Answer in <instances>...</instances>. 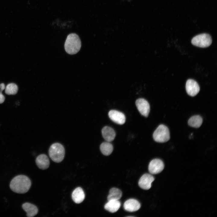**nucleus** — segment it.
I'll return each instance as SVG.
<instances>
[{
	"label": "nucleus",
	"instance_id": "obj_1",
	"mask_svg": "<svg viewBox=\"0 0 217 217\" xmlns=\"http://www.w3.org/2000/svg\"><path fill=\"white\" fill-rule=\"evenodd\" d=\"M31 184V181L27 176L24 175H19L12 179L10 183V187L13 192L23 194L29 190Z\"/></svg>",
	"mask_w": 217,
	"mask_h": 217
},
{
	"label": "nucleus",
	"instance_id": "obj_2",
	"mask_svg": "<svg viewBox=\"0 0 217 217\" xmlns=\"http://www.w3.org/2000/svg\"><path fill=\"white\" fill-rule=\"evenodd\" d=\"M81 47V41L78 35L72 33L68 35L64 44L65 49L68 53L75 54L79 52Z\"/></svg>",
	"mask_w": 217,
	"mask_h": 217
},
{
	"label": "nucleus",
	"instance_id": "obj_3",
	"mask_svg": "<svg viewBox=\"0 0 217 217\" xmlns=\"http://www.w3.org/2000/svg\"><path fill=\"white\" fill-rule=\"evenodd\" d=\"M49 156L54 162L59 163L63 159L65 155V150L63 146L59 143L52 144L49 150Z\"/></svg>",
	"mask_w": 217,
	"mask_h": 217
},
{
	"label": "nucleus",
	"instance_id": "obj_4",
	"mask_svg": "<svg viewBox=\"0 0 217 217\" xmlns=\"http://www.w3.org/2000/svg\"><path fill=\"white\" fill-rule=\"evenodd\" d=\"M153 137L154 140L158 142L164 143L168 141L170 138L168 127L163 124L160 125L154 132Z\"/></svg>",
	"mask_w": 217,
	"mask_h": 217
},
{
	"label": "nucleus",
	"instance_id": "obj_5",
	"mask_svg": "<svg viewBox=\"0 0 217 217\" xmlns=\"http://www.w3.org/2000/svg\"><path fill=\"white\" fill-rule=\"evenodd\" d=\"M212 42L211 36L207 33L197 35L193 37L191 40V43L193 45L201 48L208 47L210 45Z\"/></svg>",
	"mask_w": 217,
	"mask_h": 217
},
{
	"label": "nucleus",
	"instance_id": "obj_6",
	"mask_svg": "<svg viewBox=\"0 0 217 217\" xmlns=\"http://www.w3.org/2000/svg\"><path fill=\"white\" fill-rule=\"evenodd\" d=\"M164 165L163 161L159 159L152 160L149 163L148 170L152 174H156L160 173L163 170Z\"/></svg>",
	"mask_w": 217,
	"mask_h": 217
},
{
	"label": "nucleus",
	"instance_id": "obj_7",
	"mask_svg": "<svg viewBox=\"0 0 217 217\" xmlns=\"http://www.w3.org/2000/svg\"><path fill=\"white\" fill-rule=\"evenodd\" d=\"M135 103L140 113L147 117L150 111V105L148 101L144 99L140 98L136 100Z\"/></svg>",
	"mask_w": 217,
	"mask_h": 217
},
{
	"label": "nucleus",
	"instance_id": "obj_8",
	"mask_svg": "<svg viewBox=\"0 0 217 217\" xmlns=\"http://www.w3.org/2000/svg\"><path fill=\"white\" fill-rule=\"evenodd\" d=\"M154 180V178L152 175L145 174L140 178L138 182V185L141 188L148 190L151 187V184Z\"/></svg>",
	"mask_w": 217,
	"mask_h": 217
},
{
	"label": "nucleus",
	"instance_id": "obj_9",
	"mask_svg": "<svg viewBox=\"0 0 217 217\" xmlns=\"http://www.w3.org/2000/svg\"><path fill=\"white\" fill-rule=\"evenodd\" d=\"M186 89L188 95L192 96L197 95L200 90V86L197 82L190 79L187 81Z\"/></svg>",
	"mask_w": 217,
	"mask_h": 217
},
{
	"label": "nucleus",
	"instance_id": "obj_10",
	"mask_svg": "<svg viewBox=\"0 0 217 217\" xmlns=\"http://www.w3.org/2000/svg\"><path fill=\"white\" fill-rule=\"evenodd\" d=\"M110 119L114 122L119 124H123L125 121V117L122 112L116 110H111L108 112Z\"/></svg>",
	"mask_w": 217,
	"mask_h": 217
},
{
	"label": "nucleus",
	"instance_id": "obj_11",
	"mask_svg": "<svg viewBox=\"0 0 217 217\" xmlns=\"http://www.w3.org/2000/svg\"><path fill=\"white\" fill-rule=\"evenodd\" d=\"M140 204L136 199H131L126 200L124 204V209L130 212H134L139 210L140 207Z\"/></svg>",
	"mask_w": 217,
	"mask_h": 217
},
{
	"label": "nucleus",
	"instance_id": "obj_12",
	"mask_svg": "<svg viewBox=\"0 0 217 217\" xmlns=\"http://www.w3.org/2000/svg\"><path fill=\"white\" fill-rule=\"evenodd\" d=\"M36 162L38 168L42 170L47 169L50 164L49 159L48 156L45 154L39 155L36 159Z\"/></svg>",
	"mask_w": 217,
	"mask_h": 217
},
{
	"label": "nucleus",
	"instance_id": "obj_13",
	"mask_svg": "<svg viewBox=\"0 0 217 217\" xmlns=\"http://www.w3.org/2000/svg\"><path fill=\"white\" fill-rule=\"evenodd\" d=\"M23 210L27 213V216L28 217H33L38 213L37 207L34 205L29 203H25L22 205Z\"/></svg>",
	"mask_w": 217,
	"mask_h": 217
},
{
	"label": "nucleus",
	"instance_id": "obj_14",
	"mask_svg": "<svg viewBox=\"0 0 217 217\" xmlns=\"http://www.w3.org/2000/svg\"><path fill=\"white\" fill-rule=\"evenodd\" d=\"M85 194L82 189L80 187L76 188L72 192V198L73 201L76 203L82 202L85 198Z\"/></svg>",
	"mask_w": 217,
	"mask_h": 217
},
{
	"label": "nucleus",
	"instance_id": "obj_15",
	"mask_svg": "<svg viewBox=\"0 0 217 217\" xmlns=\"http://www.w3.org/2000/svg\"><path fill=\"white\" fill-rule=\"evenodd\" d=\"M102 135L104 139L107 142L113 141L115 136V133L112 128L108 126H105L102 129Z\"/></svg>",
	"mask_w": 217,
	"mask_h": 217
},
{
	"label": "nucleus",
	"instance_id": "obj_16",
	"mask_svg": "<svg viewBox=\"0 0 217 217\" xmlns=\"http://www.w3.org/2000/svg\"><path fill=\"white\" fill-rule=\"evenodd\" d=\"M120 202L118 200H111L105 205L104 208L107 210L114 213L117 211L121 206Z\"/></svg>",
	"mask_w": 217,
	"mask_h": 217
},
{
	"label": "nucleus",
	"instance_id": "obj_17",
	"mask_svg": "<svg viewBox=\"0 0 217 217\" xmlns=\"http://www.w3.org/2000/svg\"><path fill=\"white\" fill-rule=\"evenodd\" d=\"M122 195V192L120 189L116 188H112L109 191L107 199L108 201L118 200L121 198Z\"/></svg>",
	"mask_w": 217,
	"mask_h": 217
},
{
	"label": "nucleus",
	"instance_id": "obj_18",
	"mask_svg": "<svg viewBox=\"0 0 217 217\" xmlns=\"http://www.w3.org/2000/svg\"><path fill=\"white\" fill-rule=\"evenodd\" d=\"M188 124L191 127L198 128L203 123L202 118L199 115H194L191 117L188 121Z\"/></svg>",
	"mask_w": 217,
	"mask_h": 217
},
{
	"label": "nucleus",
	"instance_id": "obj_19",
	"mask_svg": "<svg viewBox=\"0 0 217 217\" xmlns=\"http://www.w3.org/2000/svg\"><path fill=\"white\" fill-rule=\"evenodd\" d=\"M100 148L102 153L105 156L110 155L113 150L112 145L108 142L102 143L100 146Z\"/></svg>",
	"mask_w": 217,
	"mask_h": 217
},
{
	"label": "nucleus",
	"instance_id": "obj_20",
	"mask_svg": "<svg viewBox=\"0 0 217 217\" xmlns=\"http://www.w3.org/2000/svg\"><path fill=\"white\" fill-rule=\"evenodd\" d=\"M18 90L17 86L15 83H11L8 84L5 88V93L7 95H15Z\"/></svg>",
	"mask_w": 217,
	"mask_h": 217
},
{
	"label": "nucleus",
	"instance_id": "obj_21",
	"mask_svg": "<svg viewBox=\"0 0 217 217\" xmlns=\"http://www.w3.org/2000/svg\"><path fill=\"white\" fill-rule=\"evenodd\" d=\"M2 91L0 90V104L3 103L5 100V97L2 93Z\"/></svg>",
	"mask_w": 217,
	"mask_h": 217
},
{
	"label": "nucleus",
	"instance_id": "obj_22",
	"mask_svg": "<svg viewBox=\"0 0 217 217\" xmlns=\"http://www.w3.org/2000/svg\"><path fill=\"white\" fill-rule=\"evenodd\" d=\"M5 89V85L4 83H2L0 84V90H3Z\"/></svg>",
	"mask_w": 217,
	"mask_h": 217
}]
</instances>
